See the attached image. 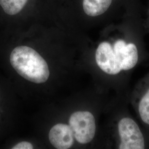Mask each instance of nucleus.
Wrapping results in <instances>:
<instances>
[{"mask_svg":"<svg viewBox=\"0 0 149 149\" xmlns=\"http://www.w3.org/2000/svg\"><path fill=\"white\" fill-rule=\"evenodd\" d=\"M11 67L23 78L35 84L47 81L50 71L43 57L31 47L21 45L14 48L10 54Z\"/></svg>","mask_w":149,"mask_h":149,"instance_id":"nucleus-1","label":"nucleus"},{"mask_svg":"<svg viewBox=\"0 0 149 149\" xmlns=\"http://www.w3.org/2000/svg\"><path fill=\"white\" fill-rule=\"evenodd\" d=\"M69 126L74 138L80 144L90 143L95 136V119L90 112L78 111L72 114L70 117Z\"/></svg>","mask_w":149,"mask_h":149,"instance_id":"nucleus-2","label":"nucleus"},{"mask_svg":"<svg viewBox=\"0 0 149 149\" xmlns=\"http://www.w3.org/2000/svg\"><path fill=\"white\" fill-rule=\"evenodd\" d=\"M120 138V149H144L145 140L138 125L130 118H124L118 123Z\"/></svg>","mask_w":149,"mask_h":149,"instance_id":"nucleus-3","label":"nucleus"},{"mask_svg":"<svg viewBox=\"0 0 149 149\" xmlns=\"http://www.w3.org/2000/svg\"><path fill=\"white\" fill-rule=\"evenodd\" d=\"M97 64L107 74L115 75L122 70L112 45L107 42L100 44L95 54Z\"/></svg>","mask_w":149,"mask_h":149,"instance_id":"nucleus-4","label":"nucleus"},{"mask_svg":"<svg viewBox=\"0 0 149 149\" xmlns=\"http://www.w3.org/2000/svg\"><path fill=\"white\" fill-rule=\"evenodd\" d=\"M122 70L133 69L138 61V52L135 44H127L123 40H117L113 47Z\"/></svg>","mask_w":149,"mask_h":149,"instance_id":"nucleus-5","label":"nucleus"},{"mask_svg":"<svg viewBox=\"0 0 149 149\" xmlns=\"http://www.w3.org/2000/svg\"><path fill=\"white\" fill-rule=\"evenodd\" d=\"M49 139L51 144L58 149L70 148L74 143V136L69 125L59 123L50 129Z\"/></svg>","mask_w":149,"mask_h":149,"instance_id":"nucleus-6","label":"nucleus"},{"mask_svg":"<svg viewBox=\"0 0 149 149\" xmlns=\"http://www.w3.org/2000/svg\"><path fill=\"white\" fill-rule=\"evenodd\" d=\"M112 2V0H84V11L91 17L100 16L106 12Z\"/></svg>","mask_w":149,"mask_h":149,"instance_id":"nucleus-7","label":"nucleus"},{"mask_svg":"<svg viewBox=\"0 0 149 149\" xmlns=\"http://www.w3.org/2000/svg\"><path fill=\"white\" fill-rule=\"evenodd\" d=\"M28 0H0V6L6 14H18L25 6Z\"/></svg>","mask_w":149,"mask_h":149,"instance_id":"nucleus-8","label":"nucleus"},{"mask_svg":"<svg viewBox=\"0 0 149 149\" xmlns=\"http://www.w3.org/2000/svg\"><path fill=\"white\" fill-rule=\"evenodd\" d=\"M139 112L142 120L149 125V89L139 103Z\"/></svg>","mask_w":149,"mask_h":149,"instance_id":"nucleus-9","label":"nucleus"},{"mask_svg":"<svg viewBox=\"0 0 149 149\" xmlns=\"http://www.w3.org/2000/svg\"><path fill=\"white\" fill-rule=\"evenodd\" d=\"M12 149H32L33 145L31 143L27 141H21L12 146Z\"/></svg>","mask_w":149,"mask_h":149,"instance_id":"nucleus-10","label":"nucleus"}]
</instances>
